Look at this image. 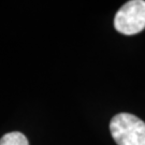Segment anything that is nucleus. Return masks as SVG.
<instances>
[{
	"label": "nucleus",
	"instance_id": "obj_3",
	"mask_svg": "<svg viewBox=\"0 0 145 145\" xmlns=\"http://www.w3.org/2000/svg\"><path fill=\"white\" fill-rule=\"evenodd\" d=\"M0 145H29V142L25 135L18 131H13L5 133L0 139Z\"/></svg>",
	"mask_w": 145,
	"mask_h": 145
},
{
	"label": "nucleus",
	"instance_id": "obj_1",
	"mask_svg": "<svg viewBox=\"0 0 145 145\" xmlns=\"http://www.w3.org/2000/svg\"><path fill=\"white\" fill-rule=\"evenodd\" d=\"M110 130L117 145H145V123L135 115H115L111 119Z\"/></svg>",
	"mask_w": 145,
	"mask_h": 145
},
{
	"label": "nucleus",
	"instance_id": "obj_2",
	"mask_svg": "<svg viewBox=\"0 0 145 145\" xmlns=\"http://www.w3.org/2000/svg\"><path fill=\"white\" fill-rule=\"evenodd\" d=\"M115 29L126 36H132L145 29V1L131 0L126 2L116 13Z\"/></svg>",
	"mask_w": 145,
	"mask_h": 145
}]
</instances>
